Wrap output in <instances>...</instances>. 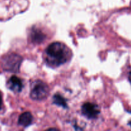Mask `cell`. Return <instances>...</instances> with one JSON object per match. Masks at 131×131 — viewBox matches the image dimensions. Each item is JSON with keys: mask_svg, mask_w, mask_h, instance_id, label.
<instances>
[{"mask_svg": "<svg viewBox=\"0 0 131 131\" xmlns=\"http://www.w3.org/2000/svg\"><path fill=\"white\" fill-rule=\"evenodd\" d=\"M71 57V52L67 46L61 42H54L46 51V61L52 67L65 63Z\"/></svg>", "mask_w": 131, "mask_h": 131, "instance_id": "cell-1", "label": "cell"}, {"mask_svg": "<svg viewBox=\"0 0 131 131\" xmlns=\"http://www.w3.org/2000/svg\"><path fill=\"white\" fill-rule=\"evenodd\" d=\"M23 58L17 54H9L2 58V67L6 71L10 72H18L20 69Z\"/></svg>", "mask_w": 131, "mask_h": 131, "instance_id": "cell-2", "label": "cell"}, {"mask_svg": "<svg viewBox=\"0 0 131 131\" xmlns=\"http://www.w3.org/2000/svg\"><path fill=\"white\" fill-rule=\"evenodd\" d=\"M49 92L47 84L42 81L37 80L32 84L30 97L35 101H42L47 98Z\"/></svg>", "mask_w": 131, "mask_h": 131, "instance_id": "cell-3", "label": "cell"}, {"mask_svg": "<svg viewBox=\"0 0 131 131\" xmlns=\"http://www.w3.org/2000/svg\"><path fill=\"white\" fill-rule=\"evenodd\" d=\"M81 111L83 115L89 119L96 118L100 114L98 106L91 102L84 104L81 107Z\"/></svg>", "mask_w": 131, "mask_h": 131, "instance_id": "cell-4", "label": "cell"}, {"mask_svg": "<svg viewBox=\"0 0 131 131\" xmlns=\"http://www.w3.org/2000/svg\"><path fill=\"white\" fill-rule=\"evenodd\" d=\"M23 83L21 79L17 76H12L7 82V87L14 92H20L23 88Z\"/></svg>", "mask_w": 131, "mask_h": 131, "instance_id": "cell-5", "label": "cell"}, {"mask_svg": "<svg viewBox=\"0 0 131 131\" xmlns=\"http://www.w3.org/2000/svg\"><path fill=\"white\" fill-rule=\"evenodd\" d=\"M33 121V116L29 112L23 113L20 115L18 120V124L24 127L29 126Z\"/></svg>", "mask_w": 131, "mask_h": 131, "instance_id": "cell-6", "label": "cell"}, {"mask_svg": "<svg viewBox=\"0 0 131 131\" xmlns=\"http://www.w3.org/2000/svg\"><path fill=\"white\" fill-rule=\"evenodd\" d=\"M53 102L58 106H61L64 108L67 107V104L66 100L60 94H55L54 95Z\"/></svg>", "mask_w": 131, "mask_h": 131, "instance_id": "cell-7", "label": "cell"}, {"mask_svg": "<svg viewBox=\"0 0 131 131\" xmlns=\"http://www.w3.org/2000/svg\"><path fill=\"white\" fill-rule=\"evenodd\" d=\"M31 38L35 42L40 43L44 40L45 35L38 29H34L31 33Z\"/></svg>", "mask_w": 131, "mask_h": 131, "instance_id": "cell-8", "label": "cell"}, {"mask_svg": "<svg viewBox=\"0 0 131 131\" xmlns=\"http://www.w3.org/2000/svg\"><path fill=\"white\" fill-rule=\"evenodd\" d=\"M3 105V99H2V95H1V93L0 92V110H1V107H2Z\"/></svg>", "mask_w": 131, "mask_h": 131, "instance_id": "cell-9", "label": "cell"}, {"mask_svg": "<svg viewBox=\"0 0 131 131\" xmlns=\"http://www.w3.org/2000/svg\"><path fill=\"white\" fill-rule=\"evenodd\" d=\"M129 80L130 81V83H131V72L129 73Z\"/></svg>", "mask_w": 131, "mask_h": 131, "instance_id": "cell-10", "label": "cell"}, {"mask_svg": "<svg viewBox=\"0 0 131 131\" xmlns=\"http://www.w3.org/2000/svg\"><path fill=\"white\" fill-rule=\"evenodd\" d=\"M129 125H130V126L131 127V121L130 122H129Z\"/></svg>", "mask_w": 131, "mask_h": 131, "instance_id": "cell-11", "label": "cell"}]
</instances>
